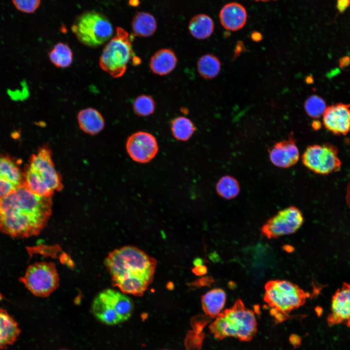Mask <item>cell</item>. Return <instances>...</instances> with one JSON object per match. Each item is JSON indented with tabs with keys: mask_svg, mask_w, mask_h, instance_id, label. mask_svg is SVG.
Listing matches in <instances>:
<instances>
[{
	"mask_svg": "<svg viewBox=\"0 0 350 350\" xmlns=\"http://www.w3.org/2000/svg\"><path fill=\"white\" fill-rule=\"evenodd\" d=\"M52 197L34 193L24 182L16 190L0 197V231L16 238L37 235L52 214Z\"/></svg>",
	"mask_w": 350,
	"mask_h": 350,
	"instance_id": "cell-1",
	"label": "cell"
},
{
	"mask_svg": "<svg viewBox=\"0 0 350 350\" xmlns=\"http://www.w3.org/2000/svg\"><path fill=\"white\" fill-rule=\"evenodd\" d=\"M156 260L139 248L126 245L109 253L105 261L114 286L125 294L142 296L151 283Z\"/></svg>",
	"mask_w": 350,
	"mask_h": 350,
	"instance_id": "cell-2",
	"label": "cell"
},
{
	"mask_svg": "<svg viewBox=\"0 0 350 350\" xmlns=\"http://www.w3.org/2000/svg\"><path fill=\"white\" fill-rule=\"evenodd\" d=\"M23 174L25 185L37 195L52 196L55 191L63 188L61 175L55 169L47 145L40 147L31 156Z\"/></svg>",
	"mask_w": 350,
	"mask_h": 350,
	"instance_id": "cell-3",
	"label": "cell"
},
{
	"mask_svg": "<svg viewBox=\"0 0 350 350\" xmlns=\"http://www.w3.org/2000/svg\"><path fill=\"white\" fill-rule=\"evenodd\" d=\"M209 328L218 339L234 337L241 341H249L256 333L257 323L254 312L238 299L231 307L216 317Z\"/></svg>",
	"mask_w": 350,
	"mask_h": 350,
	"instance_id": "cell-4",
	"label": "cell"
},
{
	"mask_svg": "<svg viewBox=\"0 0 350 350\" xmlns=\"http://www.w3.org/2000/svg\"><path fill=\"white\" fill-rule=\"evenodd\" d=\"M264 301L276 317H281L304 304L307 294L297 285L287 280L268 281L264 286Z\"/></svg>",
	"mask_w": 350,
	"mask_h": 350,
	"instance_id": "cell-5",
	"label": "cell"
},
{
	"mask_svg": "<svg viewBox=\"0 0 350 350\" xmlns=\"http://www.w3.org/2000/svg\"><path fill=\"white\" fill-rule=\"evenodd\" d=\"M133 309V303L128 297L111 289L98 293L91 305L94 316L107 325H115L127 320L131 316Z\"/></svg>",
	"mask_w": 350,
	"mask_h": 350,
	"instance_id": "cell-6",
	"label": "cell"
},
{
	"mask_svg": "<svg viewBox=\"0 0 350 350\" xmlns=\"http://www.w3.org/2000/svg\"><path fill=\"white\" fill-rule=\"evenodd\" d=\"M129 34L121 27H117L114 35L103 49L99 59L101 68L113 78L122 76L128 62L134 57Z\"/></svg>",
	"mask_w": 350,
	"mask_h": 350,
	"instance_id": "cell-7",
	"label": "cell"
},
{
	"mask_svg": "<svg viewBox=\"0 0 350 350\" xmlns=\"http://www.w3.org/2000/svg\"><path fill=\"white\" fill-rule=\"evenodd\" d=\"M77 39L85 46L95 48L111 37L113 29L109 19L98 12L86 11L79 15L71 26Z\"/></svg>",
	"mask_w": 350,
	"mask_h": 350,
	"instance_id": "cell-8",
	"label": "cell"
},
{
	"mask_svg": "<svg viewBox=\"0 0 350 350\" xmlns=\"http://www.w3.org/2000/svg\"><path fill=\"white\" fill-rule=\"evenodd\" d=\"M19 280L31 293L41 298L49 296L59 285V275L52 262L33 263Z\"/></svg>",
	"mask_w": 350,
	"mask_h": 350,
	"instance_id": "cell-9",
	"label": "cell"
},
{
	"mask_svg": "<svg viewBox=\"0 0 350 350\" xmlns=\"http://www.w3.org/2000/svg\"><path fill=\"white\" fill-rule=\"evenodd\" d=\"M301 160L308 169L319 175L336 172L341 167L337 149L330 143L308 146L302 155Z\"/></svg>",
	"mask_w": 350,
	"mask_h": 350,
	"instance_id": "cell-10",
	"label": "cell"
},
{
	"mask_svg": "<svg viewBox=\"0 0 350 350\" xmlns=\"http://www.w3.org/2000/svg\"><path fill=\"white\" fill-rule=\"evenodd\" d=\"M303 222L300 210L295 206H289L269 218L262 227L261 232L268 239L277 238L296 232Z\"/></svg>",
	"mask_w": 350,
	"mask_h": 350,
	"instance_id": "cell-11",
	"label": "cell"
},
{
	"mask_svg": "<svg viewBox=\"0 0 350 350\" xmlns=\"http://www.w3.org/2000/svg\"><path fill=\"white\" fill-rule=\"evenodd\" d=\"M126 149L133 160L143 163L149 162L155 157L158 148L157 140L153 135L139 131L128 138Z\"/></svg>",
	"mask_w": 350,
	"mask_h": 350,
	"instance_id": "cell-12",
	"label": "cell"
},
{
	"mask_svg": "<svg viewBox=\"0 0 350 350\" xmlns=\"http://www.w3.org/2000/svg\"><path fill=\"white\" fill-rule=\"evenodd\" d=\"M327 323L329 327L344 324L350 327V284L343 282L332 296Z\"/></svg>",
	"mask_w": 350,
	"mask_h": 350,
	"instance_id": "cell-13",
	"label": "cell"
},
{
	"mask_svg": "<svg viewBox=\"0 0 350 350\" xmlns=\"http://www.w3.org/2000/svg\"><path fill=\"white\" fill-rule=\"evenodd\" d=\"M23 183V172L15 160L0 154V197L16 190Z\"/></svg>",
	"mask_w": 350,
	"mask_h": 350,
	"instance_id": "cell-14",
	"label": "cell"
},
{
	"mask_svg": "<svg viewBox=\"0 0 350 350\" xmlns=\"http://www.w3.org/2000/svg\"><path fill=\"white\" fill-rule=\"evenodd\" d=\"M323 123L335 135H347L350 131V104L337 103L326 107Z\"/></svg>",
	"mask_w": 350,
	"mask_h": 350,
	"instance_id": "cell-15",
	"label": "cell"
},
{
	"mask_svg": "<svg viewBox=\"0 0 350 350\" xmlns=\"http://www.w3.org/2000/svg\"><path fill=\"white\" fill-rule=\"evenodd\" d=\"M270 160L275 166L289 168L297 163L299 153L293 133L286 140L276 142L269 149Z\"/></svg>",
	"mask_w": 350,
	"mask_h": 350,
	"instance_id": "cell-16",
	"label": "cell"
},
{
	"mask_svg": "<svg viewBox=\"0 0 350 350\" xmlns=\"http://www.w3.org/2000/svg\"><path fill=\"white\" fill-rule=\"evenodd\" d=\"M219 18L222 26L227 30L235 31L245 24L247 13L245 8L237 2H230L221 9Z\"/></svg>",
	"mask_w": 350,
	"mask_h": 350,
	"instance_id": "cell-17",
	"label": "cell"
},
{
	"mask_svg": "<svg viewBox=\"0 0 350 350\" xmlns=\"http://www.w3.org/2000/svg\"><path fill=\"white\" fill-rule=\"evenodd\" d=\"M177 57L169 49H162L151 57L149 63L150 70L154 74L165 75L172 71L176 66Z\"/></svg>",
	"mask_w": 350,
	"mask_h": 350,
	"instance_id": "cell-18",
	"label": "cell"
},
{
	"mask_svg": "<svg viewBox=\"0 0 350 350\" xmlns=\"http://www.w3.org/2000/svg\"><path fill=\"white\" fill-rule=\"evenodd\" d=\"M20 332L15 319L5 310L0 308V350L14 344Z\"/></svg>",
	"mask_w": 350,
	"mask_h": 350,
	"instance_id": "cell-19",
	"label": "cell"
},
{
	"mask_svg": "<svg viewBox=\"0 0 350 350\" xmlns=\"http://www.w3.org/2000/svg\"><path fill=\"white\" fill-rule=\"evenodd\" d=\"M77 121L81 129L90 135L98 134L105 127V120L102 114L91 107L80 110L77 115Z\"/></svg>",
	"mask_w": 350,
	"mask_h": 350,
	"instance_id": "cell-20",
	"label": "cell"
},
{
	"mask_svg": "<svg viewBox=\"0 0 350 350\" xmlns=\"http://www.w3.org/2000/svg\"><path fill=\"white\" fill-rule=\"evenodd\" d=\"M226 301V294L220 288H215L201 297L202 309L206 315L216 317L221 312Z\"/></svg>",
	"mask_w": 350,
	"mask_h": 350,
	"instance_id": "cell-21",
	"label": "cell"
},
{
	"mask_svg": "<svg viewBox=\"0 0 350 350\" xmlns=\"http://www.w3.org/2000/svg\"><path fill=\"white\" fill-rule=\"evenodd\" d=\"M212 18L205 14L194 16L190 21L188 29L191 35L197 39H205L210 37L214 30Z\"/></svg>",
	"mask_w": 350,
	"mask_h": 350,
	"instance_id": "cell-22",
	"label": "cell"
},
{
	"mask_svg": "<svg viewBox=\"0 0 350 350\" xmlns=\"http://www.w3.org/2000/svg\"><path fill=\"white\" fill-rule=\"evenodd\" d=\"M131 25L134 35L139 37L150 36L157 29L155 18L146 12L137 13L133 18Z\"/></svg>",
	"mask_w": 350,
	"mask_h": 350,
	"instance_id": "cell-23",
	"label": "cell"
},
{
	"mask_svg": "<svg viewBox=\"0 0 350 350\" xmlns=\"http://www.w3.org/2000/svg\"><path fill=\"white\" fill-rule=\"evenodd\" d=\"M197 69L199 75L203 78L211 79L220 72L221 63L214 55L206 54L199 58L197 62Z\"/></svg>",
	"mask_w": 350,
	"mask_h": 350,
	"instance_id": "cell-24",
	"label": "cell"
},
{
	"mask_svg": "<svg viewBox=\"0 0 350 350\" xmlns=\"http://www.w3.org/2000/svg\"><path fill=\"white\" fill-rule=\"evenodd\" d=\"M49 56L51 62L57 68L70 66L73 61V53L70 47L65 43L58 42L50 51Z\"/></svg>",
	"mask_w": 350,
	"mask_h": 350,
	"instance_id": "cell-25",
	"label": "cell"
},
{
	"mask_svg": "<svg viewBox=\"0 0 350 350\" xmlns=\"http://www.w3.org/2000/svg\"><path fill=\"white\" fill-rule=\"evenodd\" d=\"M171 129L173 136L176 140L187 141L194 133L196 128L191 120L184 116H179L171 121Z\"/></svg>",
	"mask_w": 350,
	"mask_h": 350,
	"instance_id": "cell-26",
	"label": "cell"
},
{
	"mask_svg": "<svg viewBox=\"0 0 350 350\" xmlns=\"http://www.w3.org/2000/svg\"><path fill=\"white\" fill-rule=\"evenodd\" d=\"M217 194L221 197L230 200L235 198L240 191L238 180L231 175L222 176L216 185Z\"/></svg>",
	"mask_w": 350,
	"mask_h": 350,
	"instance_id": "cell-27",
	"label": "cell"
},
{
	"mask_svg": "<svg viewBox=\"0 0 350 350\" xmlns=\"http://www.w3.org/2000/svg\"><path fill=\"white\" fill-rule=\"evenodd\" d=\"M155 107L154 99L151 96L145 94L138 96L133 104L134 112L140 117H146L151 115L154 113Z\"/></svg>",
	"mask_w": 350,
	"mask_h": 350,
	"instance_id": "cell-28",
	"label": "cell"
},
{
	"mask_svg": "<svg viewBox=\"0 0 350 350\" xmlns=\"http://www.w3.org/2000/svg\"><path fill=\"white\" fill-rule=\"evenodd\" d=\"M304 107L309 116L313 118H318L324 114L326 105L321 97L313 95L307 99Z\"/></svg>",
	"mask_w": 350,
	"mask_h": 350,
	"instance_id": "cell-29",
	"label": "cell"
},
{
	"mask_svg": "<svg viewBox=\"0 0 350 350\" xmlns=\"http://www.w3.org/2000/svg\"><path fill=\"white\" fill-rule=\"evenodd\" d=\"M15 7L19 11L31 13L39 7L40 0H12Z\"/></svg>",
	"mask_w": 350,
	"mask_h": 350,
	"instance_id": "cell-30",
	"label": "cell"
},
{
	"mask_svg": "<svg viewBox=\"0 0 350 350\" xmlns=\"http://www.w3.org/2000/svg\"><path fill=\"white\" fill-rule=\"evenodd\" d=\"M350 5V0H338L337 8L339 12H342Z\"/></svg>",
	"mask_w": 350,
	"mask_h": 350,
	"instance_id": "cell-31",
	"label": "cell"
},
{
	"mask_svg": "<svg viewBox=\"0 0 350 350\" xmlns=\"http://www.w3.org/2000/svg\"><path fill=\"white\" fill-rule=\"evenodd\" d=\"M193 272L196 275H202L205 274L207 272V268L202 264L196 266L193 270Z\"/></svg>",
	"mask_w": 350,
	"mask_h": 350,
	"instance_id": "cell-32",
	"label": "cell"
},
{
	"mask_svg": "<svg viewBox=\"0 0 350 350\" xmlns=\"http://www.w3.org/2000/svg\"><path fill=\"white\" fill-rule=\"evenodd\" d=\"M140 3L139 0H129V4L132 6H136Z\"/></svg>",
	"mask_w": 350,
	"mask_h": 350,
	"instance_id": "cell-33",
	"label": "cell"
},
{
	"mask_svg": "<svg viewBox=\"0 0 350 350\" xmlns=\"http://www.w3.org/2000/svg\"><path fill=\"white\" fill-rule=\"evenodd\" d=\"M320 125H321L320 123L317 121H315V122H313V123L312 124V126L315 130H316V129L319 128Z\"/></svg>",
	"mask_w": 350,
	"mask_h": 350,
	"instance_id": "cell-34",
	"label": "cell"
},
{
	"mask_svg": "<svg viewBox=\"0 0 350 350\" xmlns=\"http://www.w3.org/2000/svg\"><path fill=\"white\" fill-rule=\"evenodd\" d=\"M252 38L253 40L256 41H258L261 40V37L260 35H256V34H253L252 36Z\"/></svg>",
	"mask_w": 350,
	"mask_h": 350,
	"instance_id": "cell-35",
	"label": "cell"
},
{
	"mask_svg": "<svg viewBox=\"0 0 350 350\" xmlns=\"http://www.w3.org/2000/svg\"><path fill=\"white\" fill-rule=\"evenodd\" d=\"M195 266L202 264V260L199 259H196L194 262Z\"/></svg>",
	"mask_w": 350,
	"mask_h": 350,
	"instance_id": "cell-36",
	"label": "cell"
},
{
	"mask_svg": "<svg viewBox=\"0 0 350 350\" xmlns=\"http://www.w3.org/2000/svg\"><path fill=\"white\" fill-rule=\"evenodd\" d=\"M256 1H268L270 0H255Z\"/></svg>",
	"mask_w": 350,
	"mask_h": 350,
	"instance_id": "cell-37",
	"label": "cell"
},
{
	"mask_svg": "<svg viewBox=\"0 0 350 350\" xmlns=\"http://www.w3.org/2000/svg\"></svg>",
	"mask_w": 350,
	"mask_h": 350,
	"instance_id": "cell-38",
	"label": "cell"
},
{
	"mask_svg": "<svg viewBox=\"0 0 350 350\" xmlns=\"http://www.w3.org/2000/svg\"></svg>",
	"mask_w": 350,
	"mask_h": 350,
	"instance_id": "cell-39",
	"label": "cell"
}]
</instances>
